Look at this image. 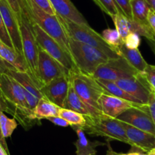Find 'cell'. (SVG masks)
<instances>
[{
  "instance_id": "6da1fadb",
  "label": "cell",
  "mask_w": 155,
  "mask_h": 155,
  "mask_svg": "<svg viewBox=\"0 0 155 155\" xmlns=\"http://www.w3.org/2000/svg\"><path fill=\"white\" fill-rule=\"evenodd\" d=\"M68 76L71 87L87 106L91 116L102 115L98 100L103 94H105V91L94 78L81 72L78 68L70 71Z\"/></svg>"
},
{
  "instance_id": "7a4b0ae2",
  "label": "cell",
  "mask_w": 155,
  "mask_h": 155,
  "mask_svg": "<svg viewBox=\"0 0 155 155\" xmlns=\"http://www.w3.org/2000/svg\"><path fill=\"white\" fill-rule=\"evenodd\" d=\"M59 22L63 27L65 32L68 38H71L76 41L84 43L94 47L107 54L110 59H116L120 57L109 44H107L102 35L92 29L89 25H81L62 18L57 15Z\"/></svg>"
},
{
  "instance_id": "3957f363",
  "label": "cell",
  "mask_w": 155,
  "mask_h": 155,
  "mask_svg": "<svg viewBox=\"0 0 155 155\" xmlns=\"http://www.w3.org/2000/svg\"><path fill=\"white\" fill-rule=\"evenodd\" d=\"M26 2L31 21L41 27L43 31L54 39L62 48L71 56L68 37L56 15H53L48 14L36 5L32 0H26Z\"/></svg>"
},
{
  "instance_id": "277c9868",
  "label": "cell",
  "mask_w": 155,
  "mask_h": 155,
  "mask_svg": "<svg viewBox=\"0 0 155 155\" xmlns=\"http://www.w3.org/2000/svg\"><path fill=\"white\" fill-rule=\"evenodd\" d=\"M85 119V124L82 127L84 132L95 136L104 137L109 141L116 140L131 144L121 122L117 119L104 114L95 116H87Z\"/></svg>"
},
{
  "instance_id": "5b68a950",
  "label": "cell",
  "mask_w": 155,
  "mask_h": 155,
  "mask_svg": "<svg viewBox=\"0 0 155 155\" xmlns=\"http://www.w3.org/2000/svg\"><path fill=\"white\" fill-rule=\"evenodd\" d=\"M68 39L73 62L81 72L92 75L100 65L110 59L107 54L91 46L68 37Z\"/></svg>"
},
{
  "instance_id": "8992f818",
  "label": "cell",
  "mask_w": 155,
  "mask_h": 155,
  "mask_svg": "<svg viewBox=\"0 0 155 155\" xmlns=\"http://www.w3.org/2000/svg\"><path fill=\"white\" fill-rule=\"evenodd\" d=\"M20 26L21 37L22 53L25 59L30 75L39 86L37 81V62H38L39 46L36 41L35 34L33 28V22L30 18L29 12L22 13L18 18Z\"/></svg>"
},
{
  "instance_id": "52a82bcc",
  "label": "cell",
  "mask_w": 155,
  "mask_h": 155,
  "mask_svg": "<svg viewBox=\"0 0 155 155\" xmlns=\"http://www.w3.org/2000/svg\"><path fill=\"white\" fill-rule=\"evenodd\" d=\"M140 73L131 66L127 61L120 56L116 59H110L107 62L100 65L92 76L96 79L116 81L125 78L138 76Z\"/></svg>"
},
{
  "instance_id": "ba28073f",
  "label": "cell",
  "mask_w": 155,
  "mask_h": 155,
  "mask_svg": "<svg viewBox=\"0 0 155 155\" xmlns=\"http://www.w3.org/2000/svg\"><path fill=\"white\" fill-rule=\"evenodd\" d=\"M33 22V21H32ZM33 28L35 34L36 41L40 48L47 52L53 59L62 64L68 71L76 69L75 64L73 62L72 58L68 54L60 45L52 38L50 35L41 29V27L33 22Z\"/></svg>"
},
{
  "instance_id": "9c48e42d",
  "label": "cell",
  "mask_w": 155,
  "mask_h": 155,
  "mask_svg": "<svg viewBox=\"0 0 155 155\" xmlns=\"http://www.w3.org/2000/svg\"><path fill=\"white\" fill-rule=\"evenodd\" d=\"M69 71L39 47L38 62H37V81L41 88L55 78L64 74H68Z\"/></svg>"
},
{
  "instance_id": "30bf717a",
  "label": "cell",
  "mask_w": 155,
  "mask_h": 155,
  "mask_svg": "<svg viewBox=\"0 0 155 155\" xmlns=\"http://www.w3.org/2000/svg\"><path fill=\"white\" fill-rule=\"evenodd\" d=\"M116 119L155 135V126L149 113L148 105L129 109Z\"/></svg>"
},
{
  "instance_id": "8fae6325",
  "label": "cell",
  "mask_w": 155,
  "mask_h": 155,
  "mask_svg": "<svg viewBox=\"0 0 155 155\" xmlns=\"http://www.w3.org/2000/svg\"><path fill=\"white\" fill-rule=\"evenodd\" d=\"M119 87L126 93L138 100L140 104L147 105L152 89L145 81L142 74L130 78H125L115 81Z\"/></svg>"
},
{
  "instance_id": "7c38bea8",
  "label": "cell",
  "mask_w": 155,
  "mask_h": 155,
  "mask_svg": "<svg viewBox=\"0 0 155 155\" xmlns=\"http://www.w3.org/2000/svg\"><path fill=\"white\" fill-rule=\"evenodd\" d=\"M69 87V76L68 74H64L43 85L40 90L44 97L63 108Z\"/></svg>"
},
{
  "instance_id": "4fadbf2b",
  "label": "cell",
  "mask_w": 155,
  "mask_h": 155,
  "mask_svg": "<svg viewBox=\"0 0 155 155\" xmlns=\"http://www.w3.org/2000/svg\"><path fill=\"white\" fill-rule=\"evenodd\" d=\"M98 104L103 114L115 119L129 109L144 106V104H135L107 94L101 95L98 100Z\"/></svg>"
},
{
  "instance_id": "5bb4252c",
  "label": "cell",
  "mask_w": 155,
  "mask_h": 155,
  "mask_svg": "<svg viewBox=\"0 0 155 155\" xmlns=\"http://www.w3.org/2000/svg\"><path fill=\"white\" fill-rule=\"evenodd\" d=\"M0 11L2 13L4 25L11 38L15 50L23 55L20 26L17 16L9 6L6 0H0Z\"/></svg>"
},
{
  "instance_id": "9a60e30c",
  "label": "cell",
  "mask_w": 155,
  "mask_h": 155,
  "mask_svg": "<svg viewBox=\"0 0 155 155\" xmlns=\"http://www.w3.org/2000/svg\"><path fill=\"white\" fill-rule=\"evenodd\" d=\"M121 123L130 141V145L133 148L138 149L145 153H147L152 149L155 148L154 135L137 129L123 122H121Z\"/></svg>"
},
{
  "instance_id": "2e32d148",
  "label": "cell",
  "mask_w": 155,
  "mask_h": 155,
  "mask_svg": "<svg viewBox=\"0 0 155 155\" xmlns=\"http://www.w3.org/2000/svg\"><path fill=\"white\" fill-rule=\"evenodd\" d=\"M56 15L76 24L88 25L83 15L74 6L71 0H50Z\"/></svg>"
},
{
  "instance_id": "e0dca14e",
  "label": "cell",
  "mask_w": 155,
  "mask_h": 155,
  "mask_svg": "<svg viewBox=\"0 0 155 155\" xmlns=\"http://www.w3.org/2000/svg\"><path fill=\"white\" fill-rule=\"evenodd\" d=\"M0 57L15 69L21 71L29 72L24 56L14 48L6 45L0 40Z\"/></svg>"
},
{
  "instance_id": "ac0fdd59",
  "label": "cell",
  "mask_w": 155,
  "mask_h": 155,
  "mask_svg": "<svg viewBox=\"0 0 155 155\" xmlns=\"http://www.w3.org/2000/svg\"><path fill=\"white\" fill-rule=\"evenodd\" d=\"M77 134L78 139L74 142L76 147V155H95L97 153L96 147L105 145V143L99 141H91L87 139L85 132L81 128L74 127Z\"/></svg>"
},
{
  "instance_id": "d6986e66",
  "label": "cell",
  "mask_w": 155,
  "mask_h": 155,
  "mask_svg": "<svg viewBox=\"0 0 155 155\" xmlns=\"http://www.w3.org/2000/svg\"><path fill=\"white\" fill-rule=\"evenodd\" d=\"M6 74L14 78L15 79L24 87L25 91L31 94L39 101L42 97H44V95L41 93L39 86L37 85V83L35 82V81L33 79L32 77L30 75L28 72L18 71L15 68H11L7 71Z\"/></svg>"
},
{
  "instance_id": "ffe728a7",
  "label": "cell",
  "mask_w": 155,
  "mask_h": 155,
  "mask_svg": "<svg viewBox=\"0 0 155 155\" xmlns=\"http://www.w3.org/2000/svg\"><path fill=\"white\" fill-rule=\"evenodd\" d=\"M119 54L141 74H143L147 63L141 56L138 49L128 48L124 44L119 47Z\"/></svg>"
},
{
  "instance_id": "44dd1931",
  "label": "cell",
  "mask_w": 155,
  "mask_h": 155,
  "mask_svg": "<svg viewBox=\"0 0 155 155\" xmlns=\"http://www.w3.org/2000/svg\"><path fill=\"white\" fill-rule=\"evenodd\" d=\"M130 5L132 21L139 25L150 27L147 21V16L151 8L146 2V0H131Z\"/></svg>"
},
{
  "instance_id": "7402d4cb",
  "label": "cell",
  "mask_w": 155,
  "mask_h": 155,
  "mask_svg": "<svg viewBox=\"0 0 155 155\" xmlns=\"http://www.w3.org/2000/svg\"><path fill=\"white\" fill-rule=\"evenodd\" d=\"M61 107L53 104L46 97H42L37 103L34 110V115L38 120H47L49 117L59 116V112Z\"/></svg>"
},
{
  "instance_id": "603a6c76",
  "label": "cell",
  "mask_w": 155,
  "mask_h": 155,
  "mask_svg": "<svg viewBox=\"0 0 155 155\" xmlns=\"http://www.w3.org/2000/svg\"><path fill=\"white\" fill-rule=\"evenodd\" d=\"M63 108L73 110V111L81 113L85 116H91L88 108L84 104L82 100L76 94L73 87H71V84H70L69 90H68V94H67L65 103H64Z\"/></svg>"
},
{
  "instance_id": "cb8c5ba5",
  "label": "cell",
  "mask_w": 155,
  "mask_h": 155,
  "mask_svg": "<svg viewBox=\"0 0 155 155\" xmlns=\"http://www.w3.org/2000/svg\"><path fill=\"white\" fill-rule=\"evenodd\" d=\"M96 81H97L100 86L104 89L105 94H107L112 95V96L121 98V99L126 100V101H131V102L135 103V104H140L138 100L129 95L128 93H126L124 90H123L121 87H119L115 81L104 79H96Z\"/></svg>"
},
{
  "instance_id": "d4e9b609",
  "label": "cell",
  "mask_w": 155,
  "mask_h": 155,
  "mask_svg": "<svg viewBox=\"0 0 155 155\" xmlns=\"http://www.w3.org/2000/svg\"><path fill=\"white\" fill-rule=\"evenodd\" d=\"M59 116L66 120L69 123L70 126H71L72 128L80 127L82 129L86 122L85 116L84 115L73 111V110L62 108V107L59 110Z\"/></svg>"
},
{
  "instance_id": "484cf974",
  "label": "cell",
  "mask_w": 155,
  "mask_h": 155,
  "mask_svg": "<svg viewBox=\"0 0 155 155\" xmlns=\"http://www.w3.org/2000/svg\"><path fill=\"white\" fill-rule=\"evenodd\" d=\"M116 29L120 34L122 40H124L128 34L131 32V21L124 14L119 12L113 17H112Z\"/></svg>"
},
{
  "instance_id": "4316f807",
  "label": "cell",
  "mask_w": 155,
  "mask_h": 155,
  "mask_svg": "<svg viewBox=\"0 0 155 155\" xmlns=\"http://www.w3.org/2000/svg\"><path fill=\"white\" fill-rule=\"evenodd\" d=\"M17 127V121L14 118H8L4 112L0 110V129L4 138L11 137Z\"/></svg>"
},
{
  "instance_id": "83f0119b",
  "label": "cell",
  "mask_w": 155,
  "mask_h": 155,
  "mask_svg": "<svg viewBox=\"0 0 155 155\" xmlns=\"http://www.w3.org/2000/svg\"><path fill=\"white\" fill-rule=\"evenodd\" d=\"M101 35L107 44L119 54V47L123 44V41L117 30L107 28L103 31Z\"/></svg>"
},
{
  "instance_id": "f1b7e54d",
  "label": "cell",
  "mask_w": 155,
  "mask_h": 155,
  "mask_svg": "<svg viewBox=\"0 0 155 155\" xmlns=\"http://www.w3.org/2000/svg\"><path fill=\"white\" fill-rule=\"evenodd\" d=\"M93 1L104 12L110 15L111 18L118 14L119 12H122L114 0H93Z\"/></svg>"
},
{
  "instance_id": "f546056e",
  "label": "cell",
  "mask_w": 155,
  "mask_h": 155,
  "mask_svg": "<svg viewBox=\"0 0 155 155\" xmlns=\"http://www.w3.org/2000/svg\"><path fill=\"white\" fill-rule=\"evenodd\" d=\"M6 1L18 18H19L22 13L28 12L26 0H6Z\"/></svg>"
},
{
  "instance_id": "4dcf8cb0",
  "label": "cell",
  "mask_w": 155,
  "mask_h": 155,
  "mask_svg": "<svg viewBox=\"0 0 155 155\" xmlns=\"http://www.w3.org/2000/svg\"><path fill=\"white\" fill-rule=\"evenodd\" d=\"M142 76L150 88L155 91V65L147 64Z\"/></svg>"
},
{
  "instance_id": "1f68e13d",
  "label": "cell",
  "mask_w": 155,
  "mask_h": 155,
  "mask_svg": "<svg viewBox=\"0 0 155 155\" xmlns=\"http://www.w3.org/2000/svg\"><path fill=\"white\" fill-rule=\"evenodd\" d=\"M123 44L130 49H138L141 44V38L138 34L134 32H130L127 37L123 40Z\"/></svg>"
},
{
  "instance_id": "d6a6232c",
  "label": "cell",
  "mask_w": 155,
  "mask_h": 155,
  "mask_svg": "<svg viewBox=\"0 0 155 155\" xmlns=\"http://www.w3.org/2000/svg\"><path fill=\"white\" fill-rule=\"evenodd\" d=\"M120 11L129 19L132 21V9H131V0H114Z\"/></svg>"
},
{
  "instance_id": "836d02e7",
  "label": "cell",
  "mask_w": 155,
  "mask_h": 155,
  "mask_svg": "<svg viewBox=\"0 0 155 155\" xmlns=\"http://www.w3.org/2000/svg\"><path fill=\"white\" fill-rule=\"evenodd\" d=\"M0 40H1L3 43H5L6 45L9 46L10 47L14 48L12 42L11 41V38H10L9 35H8V31H7L6 28H5V25H4L3 18H2L1 11H0Z\"/></svg>"
},
{
  "instance_id": "e575fe53",
  "label": "cell",
  "mask_w": 155,
  "mask_h": 155,
  "mask_svg": "<svg viewBox=\"0 0 155 155\" xmlns=\"http://www.w3.org/2000/svg\"><path fill=\"white\" fill-rule=\"evenodd\" d=\"M32 1L36 5H38L40 8H42L44 11H45L48 14L56 15V12L52 7L50 0H32Z\"/></svg>"
},
{
  "instance_id": "d590c367",
  "label": "cell",
  "mask_w": 155,
  "mask_h": 155,
  "mask_svg": "<svg viewBox=\"0 0 155 155\" xmlns=\"http://www.w3.org/2000/svg\"><path fill=\"white\" fill-rule=\"evenodd\" d=\"M147 105H148L149 113H150L152 120L153 122V124L155 126V92L153 91H152L151 94H150Z\"/></svg>"
},
{
  "instance_id": "8d00e7d4",
  "label": "cell",
  "mask_w": 155,
  "mask_h": 155,
  "mask_svg": "<svg viewBox=\"0 0 155 155\" xmlns=\"http://www.w3.org/2000/svg\"><path fill=\"white\" fill-rule=\"evenodd\" d=\"M47 120H49L50 122H51L52 123H53L54 125L58 126H62V127H68L70 126L69 123L65 120L64 119L61 118L59 116H53V117H49L47 119Z\"/></svg>"
},
{
  "instance_id": "74e56055",
  "label": "cell",
  "mask_w": 155,
  "mask_h": 155,
  "mask_svg": "<svg viewBox=\"0 0 155 155\" xmlns=\"http://www.w3.org/2000/svg\"><path fill=\"white\" fill-rule=\"evenodd\" d=\"M147 21H148L149 26H150L152 32L155 36V12H153L152 9L149 12Z\"/></svg>"
},
{
  "instance_id": "f35d334b",
  "label": "cell",
  "mask_w": 155,
  "mask_h": 155,
  "mask_svg": "<svg viewBox=\"0 0 155 155\" xmlns=\"http://www.w3.org/2000/svg\"><path fill=\"white\" fill-rule=\"evenodd\" d=\"M11 68H14L12 66L8 65V63L5 62L2 58L0 57V70L2 71V73H7V71Z\"/></svg>"
},
{
  "instance_id": "ab89813d",
  "label": "cell",
  "mask_w": 155,
  "mask_h": 155,
  "mask_svg": "<svg viewBox=\"0 0 155 155\" xmlns=\"http://www.w3.org/2000/svg\"><path fill=\"white\" fill-rule=\"evenodd\" d=\"M107 147H108V150H107V154L106 155H123V153H117V152L114 151V150H113V148H112L111 146H110V141H109V140H107Z\"/></svg>"
},
{
  "instance_id": "60d3db41",
  "label": "cell",
  "mask_w": 155,
  "mask_h": 155,
  "mask_svg": "<svg viewBox=\"0 0 155 155\" xmlns=\"http://www.w3.org/2000/svg\"><path fill=\"white\" fill-rule=\"evenodd\" d=\"M123 155H147V153H144L138 151H130L129 153H123Z\"/></svg>"
},
{
  "instance_id": "b9f144b4",
  "label": "cell",
  "mask_w": 155,
  "mask_h": 155,
  "mask_svg": "<svg viewBox=\"0 0 155 155\" xmlns=\"http://www.w3.org/2000/svg\"><path fill=\"white\" fill-rule=\"evenodd\" d=\"M146 2L149 4L151 9L155 12V0H146Z\"/></svg>"
},
{
  "instance_id": "7bdbcfd3",
  "label": "cell",
  "mask_w": 155,
  "mask_h": 155,
  "mask_svg": "<svg viewBox=\"0 0 155 155\" xmlns=\"http://www.w3.org/2000/svg\"><path fill=\"white\" fill-rule=\"evenodd\" d=\"M148 43L155 55V40H153V41H148Z\"/></svg>"
},
{
  "instance_id": "ee69618b",
  "label": "cell",
  "mask_w": 155,
  "mask_h": 155,
  "mask_svg": "<svg viewBox=\"0 0 155 155\" xmlns=\"http://www.w3.org/2000/svg\"><path fill=\"white\" fill-rule=\"evenodd\" d=\"M0 155H9L0 144Z\"/></svg>"
},
{
  "instance_id": "f6af8a7d",
  "label": "cell",
  "mask_w": 155,
  "mask_h": 155,
  "mask_svg": "<svg viewBox=\"0 0 155 155\" xmlns=\"http://www.w3.org/2000/svg\"><path fill=\"white\" fill-rule=\"evenodd\" d=\"M146 153H147V155H155V148L152 149L151 150H150V151Z\"/></svg>"
},
{
  "instance_id": "bcb514c9",
  "label": "cell",
  "mask_w": 155,
  "mask_h": 155,
  "mask_svg": "<svg viewBox=\"0 0 155 155\" xmlns=\"http://www.w3.org/2000/svg\"><path fill=\"white\" fill-rule=\"evenodd\" d=\"M1 74H2V71L0 70V75H1ZM0 98H1V91H0Z\"/></svg>"
},
{
  "instance_id": "7dc6e473",
  "label": "cell",
  "mask_w": 155,
  "mask_h": 155,
  "mask_svg": "<svg viewBox=\"0 0 155 155\" xmlns=\"http://www.w3.org/2000/svg\"><path fill=\"white\" fill-rule=\"evenodd\" d=\"M154 92H155V91H154Z\"/></svg>"
}]
</instances>
